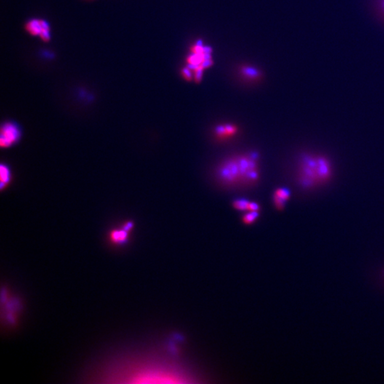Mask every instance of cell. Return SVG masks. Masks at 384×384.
<instances>
[{"mask_svg": "<svg viewBox=\"0 0 384 384\" xmlns=\"http://www.w3.org/2000/svg\"><path fill=\"white\" fill-rule=\"evenodd\" d=\"M214 177L217 185L228 190L255 187L261 177L260 155L249 151L224 158L214 168Z\"/></svg>", "mask_w": 384, "mask_h": 384, "instance_id": "cell-1", "label": "cell"}, {"mask_svg": "<svg viewBox=\"0 0 384 384\" xmlns=\"http://www.w3.org/2000/svg\"><path fill=\"white\" fill-rule=\"evenodd\" d=\"M332 166L324 157L305 155L301 158L297 180L301 187L309 189L330 178Z\"/></svg>", "mask_w": 384, "mask_h": 384, "instance_id": "cell-2", "label": "cell"}, {"mask_svg": "<svg viewBox=\"0 0 384 384\" xmlns=\"http://www.w3.org/2000/svg\"><path fill=\"white\" fill-rule=\"evenodd\" d=\"M213 138L219 143H225L236 138L240 134V128L236 123L225 122L216 125L211 131Z\"/></svg>", "mask_w": 384, "mask_h": 384, "instance_id": "cell-3", "label": "cell"}, {"mask_svg": "<svg viewBox=\"0 0 384 384\" xmlns=\"http://www.w3.org/2000/svg\"><path fill=\"white\" fill-rule=\"evenodd\" d=\"M25 29L32 36H38L47 42L51 38L50 26L43 19H33L26 24Z\"/></svg>", "mask_w": 384, "mask_h": 384, "instance_id": "cell-4", "label": "cell"}, {"mask_svg": "<svg viewBox=\"0 0 384 384\" xmlns=\"http://www.w3.org/2000/svg\"><path fill=\"white\" fill-rule=\"evenodd\" d=\"M21 132L16 123H6L1 129L0 144L2 147H9L17 142L20 137Z\"/></svg>", "mask_w": 384, "mask_h": 384, "instance_id": "cell-5", "label": "cell"}, {"mask_svg": "<svg viewBox=\"0 0 384 384\" xmlns=\"http://www.w3.org/2000/svg\"><path fill=\"white\" fill-rule=\"evenodd\" d=\"M291 192L287 188L281 187L275 190L273 195V202L278 210H283L286 207V203L289 201Z\"/></svg>", "mask_w": 384, "mask_h": 384, "instance_id": "cell-6", "label": "cell"}, {"mask_svg": "<svg viewBox=\"0 0 384 384\" xmlns=\"http://www.w3.org/2000/svg\"><path fill=\"white\" fill-rule=\"evenodd\" d=\"M235 209L241 211H259L260 206L255 201H250L244 198H238L232 203Z\"/></svg>", "mask_w": 384, "mask_h": 384, "instance_id": "cell-7", "label": "cell"}, {"mask_svg": "<svg viewBox=\"0 0 384 384\" xmlns=\"http://www.w3.org/2000/svg\"><path fill=\"white\" fill-rule=\"evenodd\" d=\"M0 175H1V187L3 189L8 184V182L10 180V171H9V168L4 164H1V168H0Z\"/></svg>", "mask_w": 384, "mask_h": 384, "instance_id": "cell-8", "label": "cell"}, {"mask_svg": "<svg viewBox=\"0 0 384 384\" xmlns=\"http://www.w3.org/2000/svg\"><path fill=\"white\" fill-rule=\"evenodd\" d=\"M126 229L125 228L124 230H120V231H117V230L113 231L111 235L113 241L115 243L124 242L127 238V233H126Z\"/></svg>", "mask_w": 384, "mask_h": 384, "instance_id": "cell-9", "label": "cell"}, {"mask_svg": "<svg viewBox=\"0 0 384 384\" xmlns=\"http://www.w3.org/2000/svg\"><path fill=\"white\" fill-rule=\"evenodd\" d=\"M258 211H246L243 217V222L246 224L254 223L258 217Z\"/></svg>", "mask_w": 384, "mask_h": 384, "instance_id": "cell-10", "label": "cell"}, {"mask_svg": "<svg viewBox=\"0 0 384 384\" xmlns=\"http://www.w3.org/2000/svg\"><path fill=\"white\" fill-rule=\"evenodd\" d=\"M243 73H244L245 76L247 77L249 79L251 80L256 79V78H257V77L258 76L257 72L256 71V70L251 69V68H247V69L244 70Z\"/></svg>", "mask_w": 384, "mask_h": 384, "instance_id": "cell-11", "label": "cell"}]
</instances>
